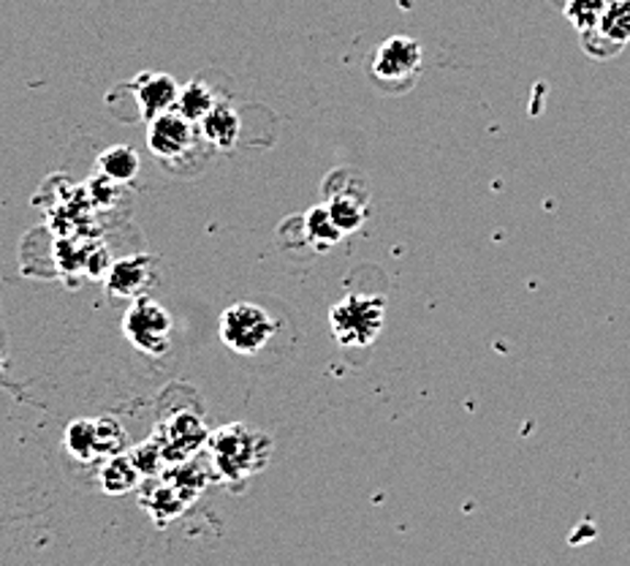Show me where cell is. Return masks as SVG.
<instances>
[{
  "label": "cell",
  "instance_id": "6da1fadb",
  "mask_svg": "<svg viewBox=\"0 0 630 566\" xmlns=\"http://www.w3.org/2000/svg\"><path fill=\"white\" fill-rule=\"evenodd\" d=\"M386 299L378 294H345L329 310V330L343 349H367L383 330Z\"/></svg>",
  "mask_w": 630,
  "mask_h": 566
},
{
  "label": "cell",
  "instance_id": "7c38bea8",
  "mask_svg": "<svg viewBox=\"0 0 630 566\" xmlns=\"http://www.w3.org/2000/svg\"><path fill=\"white\" fill-rule=\"evenodd\" d=\"M302 224H305V242H310V246L318 248V251H327V248H332L334 242H340V237H343V231H340V226L334 224L327 205L310 207L308 215L302 218Z\"/></svg>",
  "mask_w": 630,
  "mask_h": 566
},
{
  "label": "cell",
  "instance_id": "9c48e42d",
  "mask_svg": "<svg viewBox=\"0 0 630 566\" xmlns=\"http://www.w3.org/2000/svg\"><path fill=\"white\" fill-rule=\"evenodd\" d=\"M147 268H150V259L145 257H130L115 262V268L110 270V288L115 297H136L141 292V286L147 283Z\"/></svg>",
  "mask_w": 630,
  "mask_h": 566
},
{
  "label": "cell",
  "instance_id": "9a60e30c",
  "mask_svg": "<svg viewBox=\"0 0 630 566\" xmlns=\"http://www.w3.org/2000/svg\"><path fill=\"white\" fill-rule=\"evenodd\" d=\"M215 104H218V101L213 99V93H209L207 84L191 82V84H185V88H180L177 112L180 115L188 117L191 123H202Z\"/></svg>",
  "mask_w": 630,
  "mask_h": 566
},
{
  "label": "cell",
  "instance_id": "7a4b0ae2",
  "mask_svg": "<svg viewBox=\"0 0 630 566\" xmlns=\"http://www.w3.org/2000/svg\"><path fill=\"white\" fill-rule=\"evenodd\" d=\"M220 341L237 354L253 356L270 343L277 325L261 305L234 303L220 316Z\"/></svg>",
  "mask_w": 630,
  "mask_h": 566
},
{
  "label": "cell",
  "instance_id": "8992f818",
  "mask_svg": "<svg viewBox=\"0 0 630 566\" xmlns=\"http://www.w3.org/2000/svg\"><path fill=\"white\" fill-rule=\"evenodd\" d=\"M582 49L595 60L617 58L630 44V0H611L598 25L579 33Z\"/></svg>",
  "mask_w": 630,
  "mask_h": 566
},
{
  "label": "cell",
  "instance_id": "30bf717a",
  "mask_svg": "<svg viewBox=\"0 0 630 566\" xmlns=\"http://www.w3.org/2000/svg\"><path fill=\"white\" fill-rule=\"evenodd\" d=\"M139 156L128 145H115L99 156V174L112 183H130L139 174Z\"/></svg>",
  "mask_w": 630,
  "mask_h": 566
},
{
  "label": "cell",
  "instance_id": "2e32d148",
  "mask_svg": "<svg viewBox=\"0 0 630 566\" xmlns=\"http://www.w3.org/2000/svg\"><path fill=\"white\" fill-rule=\"evenodd\" d=\"M609 3L611 0H565L563 14L579 33H584L598 25V20L604 16V11L609 9Z\"/></svg>",
  "mask_w": 630,
  "mask_h": 566
},
{
  "label": "cell",
  "instance_id": "277c9868",
  "mask_svg": "<svg viewBox=\"0 0 630 566\" xmlns=\"http://www.w3.org/2000/svg\"><path fill=\"white\" fill-rule=\"evenodd\" d=\"M422 44L416 38L391 36L373 53L370 73L386 88L405 90L422 73Z\"/></svg>",
  "mask_w": 630,
  "mask_h": 566
},
{
  "label": "cell",
  "instance_id": "e0dca14e",
  "mask_svg": "<svg viewBox=\"0 0 630 566\" xmlns=\"http://www.w3.org/2000/svg\"><path fill=\"white\" fill-rule=\"evenodd\" d=\"M95 430H99L101 457H115L126 446V430H123V424L115 417H99Z\"/></svg>",
  "mask_w": 630,
  "mask_h": 566
},
{
  "label": "cell",
  "instance_id": "3957f363",
  "mask_svg": "<svg viewBox=\"0 0 630 566\" xmlns=\"http://www.w3.org/2000/svg\"><path fill=\"white\" fill-rule=\"evenodd\" d=\"M323 196H327L329 213H332L334 224L340 226L343 235H351L365 224L367 207H370V189H367L359 172L334 169L323 183Z\"/></svg>",
  "mask_w": 630,
  "mask_h": 566
},
{
  "label": "cell",
  "instance_id": "8fae6325",
  "mask_svg": "<svg viewBox=\"0 0 630 566\" xmlns=\"http://www.w3.org/2000/svg\"><path fill=\"white\" fill-rule=\"evenodd\" d=\"M198 126H202L204 139L218 147H231L240 137V117L229 104H215Z\"/></svg>",
  "mask_w": 630,
  "mask_h": 566
},
{
  "label": "cell",
  "instance_id": "5bb4252c",
  "mask_svg": "<svg viewBox=\"0 0 630 566\" xmlns=\"http://www.w3.org/2000/svg\"><path fill=\"white\" fill-rule=\"evenodd\" d=\"M136 479H139V466H136L134 457H123V455H115L106 461L104 472H101V485H104L106 494H126L136 485Z\"/></svg>",
  "mask_w": 630,
  "mask_h": 566
},
{
  "label": "cell",
  "instance_id": "5b68a950",
  "mask_svg": "<svg viewBox=\"0 0 630 566\" xmlns=\"http://www.w3.org/2000/svg\"><path fill=\"white\" fill-rule=\"evenodd\" d=\"M123 332L139 352L152 356L167 354V349L172 347V316L156 299L139 297L126 310Z\"/></svg>",
  "mask_w": 630,
  "mask_h": 566
},
{
  "label": "cell",
  "instance_id": "4fadbf2b",
  "mask_svg": "<svg viewBox=\"0 0 630 566\" xmlns=\"http://www.w3.org/2000/svg\"><path fill=\"white\" fill-rule=\"evenodd\" d=\"M64 444L77 461H95V457H101L95 420H77L68 424Z\"/></svg>",
  "mask_w": 630,
  "mask_h": 566
},
{
  "label": "cell",
  "instance_id": "52a82bcc",
  "mask_svg": "<svg viewBox=\"0 0 630 566\" xmlns=\"http://www.w3.org/2000/svg\"><path fill=\"white\" fill-rule=\"evenodd\" d=\"M193 142H196V128L177 110L152 117L150 126H147V147L163 161H174V158L185 156Z\"/></svg>",
  "mask_w": 630,
  "mask_h": 566
},
{
  "label": "cell",
  "instance_id": "ba28073f",
  "mask_svg": "<svg viewBox=\"0 0 630 566\" xmlns=\"http://www.w3.org/2000/svg\"><path fill=\"white\" fill-rule=\"evenodd\" d=\"M130 88H134L136 104H139V115L147 123L177 106L180 84L163 71H141Z\"/></svg>",
  "mask_w": 630,
  "mask_h": 566
},
{
  "label": "cell",
  "instance_id": "ac0fdd59",
  "mask_svg": "<svg viewBox=\"0 0 630 566\" xmlns=\"http://www.w3.org/2000/svg\"><path fill=\"white\" fill-rule=\"evenodd\" d=\"M0 371H3V354H0Z\"/></svg>",
  "mask_w": 630,
  "mask_h": 566
}]
</instances>
